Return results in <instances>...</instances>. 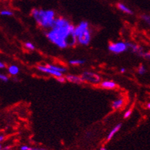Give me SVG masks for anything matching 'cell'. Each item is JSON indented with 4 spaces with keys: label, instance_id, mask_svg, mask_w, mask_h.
<instances>
[{
    "label": "cell",
    "instance_id": "6da1fadb",
    "mask_svg": "<svg viewBox=\"0 0 150 150\" xmlns=\"http://www.w3.org/2000/svg\"><path fill=\"white\" fill-rule=\"evenodd\" d=\"M75 26L64 17L56 18L53 26L46 33L50 42L61 49L71 47L77 43L74 32Z\"/></svg>",
    "mask_w": 150,
    "mask_h": 150
},
{
    "label": "cell",
    "instance_id": "7a4b0ae2",
    "mask_svg": "<svg viewBox=\"0 0 150 150\" xmlns=\"http://www.w3.org/2000/svg\"><path fill=\"white\" fill-rule=\"evenodd\" d=\"M31 14L38 25L45 29L52 28L56 19L55 12L52 9L33 8Z\"/></svg>",
    "mask_w": 150,
    "mask_h": 150
},
{
    "label": "cell",
    "instance_id": "3957f363",
    "mask_svg": "<svg viewBox=\"0 0 150 150\" xmlns=\"http://www.w3.org/2000/svg\"><path fill=\"white\" fill-rule=\"evenodd\" d=\"M74 32L77 43L83 46L89 45L91 41V31L88 22L81 21L77 26H75Z\"/></svg>",
    "mask_w": 150,
    "mask_h": 150
},
{
    "label": "cell",
    "instance_id": "277c9868",
    "mask_svg": "<svg viewBox=\"0 0 150 150\" xmlns=\"http://www.w3.org/2000/svg\"><path fill=\"white\" fill-rule=\"evenodd\" d=\"M81 77L83 82L91 83V84H97L100 83L101 77L97 73H94L93 71H83L81 74Z\"/></svg>",
    "mask_w": 150,
    "mask_h": 150
},
{
    "label": "cell",
    "instance_id": "5b68a950",
    "mask_svg": "<svg viewBox=\"0 0 150 150\" xmlns=\"http://www.w3.org/2000/svg\"><path fill=\"white\" fill-rule=\"evenodd\" d=\"M108 50L110 52L116 54L123 53L127 51H129L128 42H112L109 45Z\"/></svg>",
    "mask_w": 150,
    "mask_h": 150
},
{
    "label": "cell",
    "instance_id": "8992f818",
    "mask_svg": "<svg viewBox=\"0 0 150 150\" xmlns=\"http://www.w3.org/2000/svg\"><path fill=\"white\" fill-rule=\"evenodd\" d=\"M37 69L39 71H41V72L52 75V76H54V77H61V76H63V73H61V72L56 71L53 69H51V68H49V67H47L46 65L37 66Z\"/></svg>",
    "mask_w": 150,
    "mask_h": 150
},
{
    "label": "cell",
    "instance_id": "52a82bcc",
    "mask_svg": "<svg viewBox=\"0 0 150 150\" xmlns=\"http://www.w3.org/2000/svg\"><path fill=\"white\" fill-rule=\"evenodd\" d=\"M128 47L129 50H130L131 52H132V53L136 54V55L139 56V57H143L145 52L142 47H140L139 45H136V44L134 43H131V42H128Z\"/></svg>",
    "mask_w": 150,
    "mask_h": 150
},
{
    "label": "cell",
    "instance_id": "ba28073f",
    "mask_svg": "<svg viewBox=\"0 0 150 150\" xmlns=\"http://www.w3.org/2000/svg\"><path fill=\"white\" fill-rule=\"evenodd\" d=\"M65 77L67 81L70 83H75V84H81L82 83H83V81L82 80L81 76H77L75 74H67L66 75Z\"/></svg>",
    "mask_w": 150,
    "mask_h": 150
},
{
    "label": "cell",
    "instance_id": "9c48e42d",
    "mask_svg": "<svg viewBox=\"0 0 150 150\" xmlns=\"http://www.w3.org/2000/svg\"><path fill=\"white\" fill-rule=\"evenodd\" d=\"M100 87L104 89L113 90L117 88V84L116 82L112 81H103L100 82Z\"/></svg>",
    "mask_w": 150,
    "mask_h": 150
},
{
    "label": "cell",
    "instance_id": "30bf717a",
    "mask_svg": "<svg viewBox=\"0 0 150 150\" xmlns=\"http://www.w3.org/2000/svg\"><path fill=\"white\" fill-rule=\"evenodd\" d=\"M125 100L123 98H118L116 99L115 100H113L111 103V107L113 110H119V109L122 108L124 105Z\"/></svg>",
    "mask_w": 150,
    "mask_h": 150
},
{
    "label": "cell",
    "instance_id": "8fae6325",
    "mask_svg": "<svg viewBox=\"0 0 150 150\" xmlns=\"http://www.w3.org/2000/svg\"><path fill=\"white\" fill-rule=\"evenodd\" d=\"M117 8L120 10L121 12H122L123 13H125V14H127V15H132V14H133V12H132V10L130 9V8H129L128 6H127L125 4H123V3L119 2V3H117Z\"/></svg>",
    "mask_w": 150,
    "mask_h": 150
},
{
    "label": "cell",
    "instance_id": "7c38bea8",
    "mask_svg": "<svg viewBox=\"0 0 150 150\" xmlns=\"http://www.w3.org/2000/svg\"><path fill=\"white\" fill-rule=\"evenodd\" d=\"M121 127H122V123H119V124H117L116 127H113L112 130H111L110 132V133L108 134V136H107V141L111 140V139L113 138V136L116 135V133H117V132H119V130L120 129Z\"/></svg>",
    "mask_w": 150,
    "mask_h": 150
},
{
    "label": "cell",
    "instance_id": "4fadbf2b",
    "mask_svg": "<svg viewBox=\"0 0 150 150\" xmlns=\"http://www.w3.org/2000/svg\"><path fill=\"white\" fill-rule=\"evenodd\" d=\"M8 71L9 74L12 75V76H16L19 73V68H18V66L11 65L8 67Z\"/></svg>",
    "mask_w": 150,
    "mask_h": 150
},
{
    "label": "cell",
    "instance_id": "5bb4252c",
    "mask_svg": "<svg viewBox=\"0 0 150 150\" xmlns=\"http://www.w3.org/2000/svg\"><path fill=\"white\" fill-rule=\"evenodd\" d=\"M47 67H48L51 69H53L56 71H58V72H61V73H64L67 71V69H66L65 67H60V66H57V65H54V64H47Z\"/></svg>",
    "mask_w": 150,
    "mask_h": 150
},
{
    "label": "cell",
    "instance_id": "9a60e30c",
    "mask_svg": "<svg viewBox=\"0 0 150 150\" xmlns=\"http://www.w3.org/2000/svg\"><path fill=\"white\" fill-rule=\"evenodd\" d=\"M85 62H86V61L84 59H72L69 61L70 64L73 66L82 65V64H85Z\"/></svg>",
    "mask_w": 150,
    "mask_h": 150
},
{
    "label": "cell",
    "instance_id": "2e32d148",
    "mask_svg": "<svg viewBox=\"0 0 150 150\" xmlns=\"http://www.w3.org/2000/svg\"><path fill=\"white\" fill-rule=\"evenodd\" d=\"M141 18L142 21H144L147 25L150 27V16L147 14H142L141 15Z\"/></svg>",
    "mask_w": 150,
    "mask_h": 150
},
{
    "label": "cell",
    "instance_id": "e0dca14e",
    "mask_svg": "<svg viewBox=\"0 0 150 150\" xmlns=\"http://www.w3.org/2000/svg\"><path fill=\"white\" fill-rule=\"evenodd\" d=\"M0 15L2 16H13V12L12 11H10V10L4 9L0 12Z\"/></svg>",
    "mask_w": 150,
    "mask_h": 150
},
{
    "label": "cell",
    "instance_id": "ac0fdd59",
    "mask_svg": "<svg viewBox=\"0 0 150 150\" xmlns=\"http://www.w3.org/2000/svg\"><path fill=\"white\" fill-rule=\"evenodd\" d=\"M25 47L28 50H29V51H34V50L35 49V45H33L32 42H27L25 43Z\"/></svg>",
    "mask_w": 150,
    "mask_h": 150
},
{
    "label": "cell",
    "instance_id": "d6986e66",
    "mask_svg": "<svg viewBox=\"0 0 150 150\" xmlns=\"http://www.w3.org/2000/svg\"><path fill=\"white\" fill-rule=\"evenodd\" d=\"M137 72L139 75H143L146 73V69L145 66L143 64H141L139 67H138V70H137Z\"/></svg>",
    "mask_w": 150,
    "mask_h": 150
},
{
    "label": "cell",
    "instance_id": "ffe728a7",
    "mask_svg": "<svg viewBox=\"0 0 150 150\" xmlns=\"http://www.w3.org/2000/svg\"><path fill=\"white\" fill-rule=\"evenodd\" d=\"M132 113V109H129V110H127L125 112L124 115H123V118H124V119L129 118V117H131Z\"/></svg>",
    "mask_w": 150,
    "mask_h": 150
},
{
    "label": "cell",
    "instance_id": "44dd1931",
    "mask_svg": "<svg viewBox=\"0 0 150 150\" xmlns=\"http://www.w3.org/2000/svg\"><path fill=\"white\" fill-rule=\"evenodd\" d=\"M0 81H2V82H8V77L6 75L0 74Z\"/></svg>",
    "mask_w": 150,
    "mask_h": 150
},
{
    "label": "cell",
    "instance_id": "7402d4cb",
    "mask_svg": "<svg viewBox=\"0 0 150 150\" xmlns=\"http://www.w3.org/2000/svg\"><path fill=\"white\" fill-rule=\"evenodd\" d=\"M57 78V81L59 82V83H65L66 81H67V79H66L65 77H63V76H61V77H56Z\"/></svg>",
    "mask_w": 150,
    "mask_h": 150
},
{
    "label": "cell",
    "instance_id": "603a6c76",
    "mask_svg": "<svg viewBox=\"0 0 150 150\" xmlns=\"http://www.w3.org/2000/svg\"><path fill=\"white\" fill-rule=\"evenodd\" d=\"M143 57H144L145 59L149 60L150 61V51L148 52H145L144 55H143Z\"/></svg>",
    "mask_w": 150,
    "mask_h": 150
},
{
    "label": "cell",
    "instance_id": "cb8c5ba5",
    "mask_svg": "<svg viewBox=\"0 0 150 150\" xmlns=\"http://www.w3.org/2000/svg\"><path fill=\"white\" fill-rule=\"evenodd\" d=\"M20 149L21 150H30L31 149V148H30V147H28V146H21Z\"/></svg>",
    "mask_w": 150,
    "mask_h": 150
},
{
    "label": "cell",
    "instance_id": "d4e9b609",
    "mask_svg": "<svg viewBox=\"0 0 150 150\" xmlns=\"http://www.w3.org/2000/svg\"><path fill=\"white\" fill-rule=\"evenodd\" d=\"M4 139H5L4 135H0V142H2V141L4 140Z\"/></svg>",
    "mask_w": 150,
    "mask_h": 150
},
{
    "label": "cell",
    "instance_id": "484cf974",
    "mask_svg": "<svg viewBox=\"0 0 150 150\" xmlns=\"http://www.w3.org/2000/svg\"><path fill=\"white\" fill-rule=\"evenodd\" d=\"M5 67H6V66H5V64L3 63H2V62H1V61H0V69H2V68H5Z\"/></svg>",
    "mask_w": 150,
    "mask_h": 150
},
{
    "label": "cell",
    "instance_id": "4316f807",
    "mask_svg": "<svg viewBox=\"0 0 150 150\" xmlns=\"http://www.w3.org/2000/svg\"><path fill=\"white\" fill-rule=\"evenodd\" d=\"M30 150H47L45 149H42V148H31V149Z\"/></svg>",
    "mask_w": 150,
    "mask_h": 150
},
{
    "label": "cell",
    "instance_id": "83f0119b",
    "mask_svg": "<svg viewBox=\"0 0 150 150\" xmlns=\"http://www.w3.org/2000/svg\"><path fill=\"white\" fill-rule=\"evenodd\" d=\"M120 71L121 73H125V72H126V69H125L124 67H122Z\"/></svg>",
    "mask_w": 150,
    "mask_h": 150
},
{
    "label": "cell",
    "instance_id": "f1b7e54d",
    "mask_svg": "<svg viewBox=\"0 0 150 150\" xmlns=\"http://www.w3.org/2000/svg\"><path fill=\"white\" fill-rule=\"evenodd\" d=\"M9 149H10L9 146H6V147H5V148L2 149V150H9Z\"/></svg>",
    "mask_w": 150,
    "mask_h": 150
},
{
    "label": "cell",
    "instance_id": "f546056e",
    "mask_svg": "<svg viewBox=\"0 0 150 150\" xmlns=\"http://www.w3.org/2000/svg\"><path fill=\"white\" fill-rule=\"evenodd\" d=\"M146 107H147V108H148L149 110H150V103H147V105H146Z\"/></svg>",
    "mask_w": 150,
    "mask_h": 150
},
{
    "label": "cell",
    "instance_id": "4dcf8cb0",
    "mask_svg": "<svg viewBox=\"0 0 150 150\" xmlns=\"http://www.w3.org/2000/svg\"><path fill=\"white\" fill-rule=\"evenodd\" d=\"M100 150H107V149L106 148H105V147H101Z\"/></svg>",
    "mask_w": 150,
    "mask_h": 150
},
{
    "label": "cell",
    "instance_id": "1f68e13d",
    "mask_svg": "<svg viewBox=\"0 0 150 150\" xmlns=\"http://www.w3.org/2000/svg\"><path fill=\"white\" fill-rule=\"evenodd\" d=\"M2 145L0 144V150H2Z\"/></svg>",
    "mask_w": 150,
    "mask_h": 150
}]
</instances>
